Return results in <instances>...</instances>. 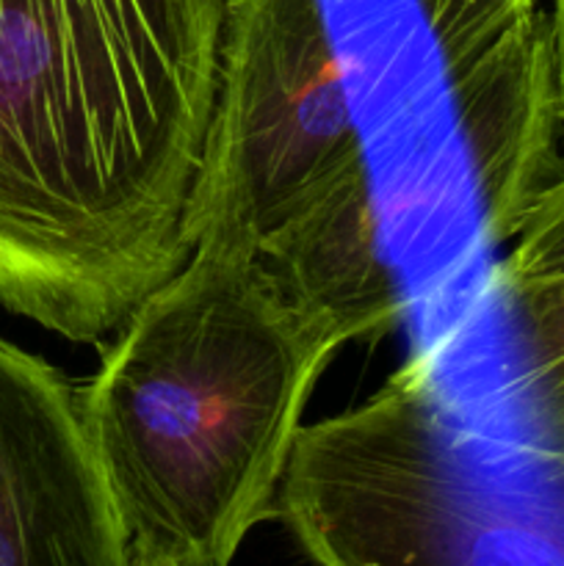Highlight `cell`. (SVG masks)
Wrapping results in <instances>:
<instances>
[{
	"label": "cell",
	"instance_id": "obj_1",
	"mask_svg": "<svg viewBox=\"0 0 564 566\" xmlns=\"http://www.w3.org/2000/svg\"><path fill=\"white\" fill-rule=\"evenodd\" d=\"M227 0H0V304L77 343L188 258Z\"/></svg>",
	"mask_w": 564,
	"mask_h": 566
},
{
	"label": "cell",
	"instance_id": "obj_2",
	"mask_svg": "<svg viewBox=\"0 0 564 566\" xmlns=\"http://www.w3.org/2000/svg\"><path fill=\"white\" fill-rule=\"evenodd\" d=\"M81 409L127 566H224L276 517L315 381L346 337L254 254L194 249L119 326Z\"/></svg>",
	"mask_w": 564,
	"mask_h": 566
},
{
	"label": "cell",
	"instance_id": "obj_3",
	"mask_svg": "<svg viewBox=\"0 0 564 566\" xmlns=\"http://www.w3.org/2000/svg\"><path fill=\"white\" fill-rule=\"evenodd\" d=\"M363 169L324 0H227L213 114L186 208L191 252L258 254Z\"/></svg>",
	"mask_w": 564,
	"mask_h": 566
},
{
	"label": "cell",
	"instance_id": "obj_4",
	"mask_svg": "<svg viewBox=\"0 0 564 566\" xmlns=\"http://www.w3.org/2000/svg\"><path fill=\"white\" fill-rule=\"evenodd\" d=\"M481 484L415 359L363 407L302 426L276 517L318 564L487 562L514 534Z\"/></svg>",
	"mask_w": 564,
	"mask_h": 566
},
{
	"label": "cell",
	"instance_id": "obj_5",
	"mask_svg": "<svg viewBox=\"0 0 564 566\" xmlns=\"http://www.w3.org/2000/svg\"><path fill=\"white\" fill-rule=\"evenodd\" d=\"M440 55L490 243L564 175L551 20L536 0H415Z\"/></svg>",
	"mask_w": 564,
	"mask_h": 566
},
{
	"label": "cell",
	"instance_id": "obj_6",
	"mask_svg": "<svg viewBox=\"0 0 564 566\" xmlns=\"http://www.w3.org/2000/svg\"><path fill=\"white\" fill-rule=\"evenodd\" d=\"M0 566H127L81 387L0 337Z\"/></svg>",
	"mask_w": 564,
	"mask_h": 566
},
{
	"label": "cell",
	"instance_id": "obj_7",
	"mask_svg": "<svg viewBox=\"0 0 564 566\" xmlns=\"http://www.w3.org/2000/svg\"><path fill=\"white\" fill-rule=\"evenodd\" d=\"M254 258L291 302L335 326L348 343L376 340L398 324L401 293L379 254L368 169L282 227Z\"/></svg>",
	"mask_w": 564,
	"mask_h": 566
},
{
	"label": "cell",
	"instance_id": "obj_8",
	"mask_svg": "<svg viewBox=\"0 0 564 566\" xmlns=\"http://www.w3.org/2000/svg\"><path fill=\"white\" fill-rule=\"evenodd\" d=\"M503 282L518 337L520 390L542 459L564 464V271Z\"/></svg>",
	"mask_w": 564,
	"mask_h": 566
},
{
	"label": "cell",
	"instance_id": "obj_9",
	"mask_svg": "<svg viewBox=\"0 0 564 566\" xmlns=\"http://www.w3.org/2000/svg\"><path fill=\"white\" fill-rule=\"evenodd\" d=\"M564 271V175L545 191L536 202L525 224L520 227L518 243L506 263L501 265V276H545Z\"/></svg>",
	"mask_w": 564,
	"mask_h": 566
},
{
	"label": "cell",
	"instance_id": "obj_10",
	"mask_svg": "<svg viewBox=\"0 0 564 566\" xmlns=\"http://www.w3.org/2000/svg\"><path fill=\"white\" fill-rule=\"evenodd\" d=\"M551 36H553V55H556L558 97H562V122H564V0H553Z\"/></svg>",
	"mask_w": 564,
	"mask_h": 566
}]
</instances>
